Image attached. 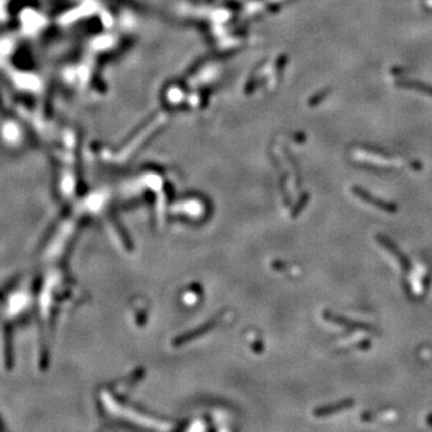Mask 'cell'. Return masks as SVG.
Returning a JSON list of instances; mask_svg holds the SVG:
<instances>
[{"mask_svg": "<svg viewBox=\"0 0 432 432\" xmlns=\"http://www.w3.org/2000/svg\"><path fill=\"white\" fill-rule=\"evenodd\" d=\"M33 306V293L19 280L0 288V359L6 370L15 364L13 331Z\"/></svg>", "mask_w": 432, "mask_h": 432, "instance_id": "obj_1", "label": "cell"}, {"mask_svg": "<svg viewBox=\"0 0 432 432\" xmlns=\"http://www.w3.org/2000/svg\"><path fill=\"white\" fill-rule=\"evenodd\" d=\"M395 85L397 88L401 89H407V90H414V92L426 94L427 96L432 98V84L428 83L415 81V79H407V78H400L395 82Z\"/></svg>", "mask_w": 432, "mask_h": 432, "instance_id": "obj_5", "label": "cell"}, {"mask_svg": "<svg viewBox=\"0 0 432 432\" xmlns=\"http://www.w3.org/2000/svg\"><path fill=\"white\" fill-rule=\"evenodd\" d=\"M351 190H352V192H353V195L357 196L358 198L364 200L365 203L371 204V206L376 207L377 209L382 210V212L390 213V214L396 213L397 206L395 203L387 202V200L378 198V197L371 195L369 191L363 189V187H360V186H352Z\"/></svg>", "mask_w": 432, "mask_h": 432, "instance_id": "obj_2", "label": "cell"}, {"mask_svg": "<svg viewBox=\"0 0 432 432\" xmlns=\"http://www.w3.org/2000/svg\"><path fill=\"white\" fill-rule=\"evenodd\" d=\"M331 90H333V89H331L330 87H328V88H324L322 90H320V92H318V93L314 94V95L312 96V98L310 99V101H309L310 106L311 107H316L317 105H320V103L322 102L323 100H326L328 98V96L330 95Z\"/></svg>", "mask_w": 432, "mask_h": 432, "instance_id": "obj_7", "label": "cell"}, {"mask_svg": "<svg viewBox=\"0 0 432 432\" xmlns=\"http://www.w3.org/2000/svg\"><path fill=\"white\" fill-rule=\"evenodd\" d=\"M353 405H354L353 398H344V400L340 401V402L317 408V410L314 411V415H317V417H328V415L339 413V412L343 410H348V408H351Z\"/></svg>", "mask_w": 432, "mask_h": 432, "instance_id": "obj_6", "label": "cell"}, {"mask_svg": "<svg viewBox=\"0 0 432 432\" xmlns=\"http://www.w3.org/2000/svg\"><path fill=\"white\" fill-rule=\"evenodd\" d=\"M376 239L382 246L386 247V249L389 251L391 254H393L395 258H396L398 264H400L401 268H402V270L405 271V274L410 273L411 269H412V264H411V261L408 260V257L406 256V254H405L402 251L398 249V247L395 245V244L391 242V240L388 237L382 236V234H377Z\"/></svg>", "mask_w": 432, "mask_h": 432, "instance_id": "obj_3", "label": "cell"}, {"mask_svg": "<svg viewBox=\"0 0 432 432\" xmlns=\"http://www.w3.org/2000/svg\"><path fill=\"white\" fill-rule=\"evenodd\" d=\"M423 6L425 9H432V0H423Z\"/></svg>", "mask_w": 432, "mask_h": 432, "instance_id": "obj_9", "label": "cell"}, {"mask_svg": "<svg viewBox=\"0 0 432 432\" xmlns=\"http://www.w3.org/2000/svg\"><path fill=\"white\" fill-rule=\"evenodd\" d=\"M324 318H326L327 321H329L331 323H336L340 324V326H346L348 328H352V329H359V330H364V331H371V333H375L376 331V328L370 326V324L363 323V322H358V321H351L347 320L346 317H341V316H336V314L331 313V312H324Z\"/></svg>", "mask_w": 432, "mask_h": 432, "instance_id": "obj_4", "label": "cell"}, {"mask_svg": "<svg viewBox=\"0 0 432 432\" xmlns=\"http://www.w3.org/2000/svg\"><path fill=\"white\" fill-rule=\"evenodd\" d=\"M390 72L391 75L396 76L398 78H404V77H406L408 70L406 68H402V66H394V68L390 70Z\"/></svg>", "mask_w": 432, "mask_h": 432, "instance_id": "obj_8", "label": "cell"}]
</instances>
